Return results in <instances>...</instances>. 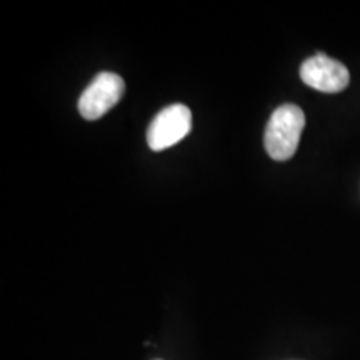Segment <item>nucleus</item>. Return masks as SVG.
Listing matches in <instances>:
<instances>
[{"instance_id":"obj_4","label":"nucleus","mask_w":360,"mask_h":360,"mask_svg":"<svg viewBox=\"0 0 360 360\" xmlns=\"http://www.w3.org/2000/svg\"><path fill=\"white\" fill-rule=\"evenodd\" d=\"M300 79L315 90L337 94L347 89L350 74L342 62L326 56V53H315L300 65Z\"/></svg>"},{"instance_id":"obj_3","label":"nucleus","mask_w":360,"mask_h":360,"mask_svg":"<svg viewBox=\"0 0 360 360\" xmlns=\"http://www.w3.org/2000/svg\"><path fill=\"white\" fill-rule=\"evenodd\" d=\"M192 129V112L184 103L165 107L147 129V143L154 152L165 150L182 141Z\"/></svg>"},{"instance_id":"obj_2","label":"nucleus","mask_w":360,"mask_h":360,"mask_svg":"<svg viewBox=\"0 0 360 360\" xmlns=\"http://www.w3.org/2000/svg\"><path fill=\"white\" fill-rule=\"evenodd\" d=\"M125 92V82L120 75L101 72L87 85L79 98V112L85 120H97L114 109Z\"/></svg>"},{"instance_id":"obj_1","label":"nucleus","mask_w":360,"mask_h":360,"mask_svg":"<svg viewBox=\"0 0 360 360\" xmlns=\"http://www.w3.org/2000/svg\"><path fill=\"white\" fill-rule=\"evenodd\" d=\"M305 127L304 110L295 103H283L270 115L264 134L267 154L277 162L294 157Z\"/></svg>"}]
</instances>
